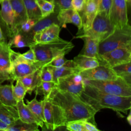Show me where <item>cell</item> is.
Instances as JSON below:
<instances>
[{
    "label": "cell",
    "instance_id": "6da1fadb",
    "mask_svg": "<svg viewBox=\"0 0 131 131\" xmlns=\"http://www.w3.org/2000/svg\"><path fill=\"white\" fill-rule=\"evenodd\" d=\"M48 97L52 105L55 129L74 120H87L96 125L97 112L79 96L55 87Z\"/></svg>",
    "mask_w": 131,
    "mask_h": 131
},
{
    "label": "cell",
    "instance_id": "7a4b0ae2",
    "mask_svg": "<svg viewBox=\"0 0 131 131\" xmlns=\"http://www.w3.org/2000/svg\"><path fill=\"white\" fill-rule=\"evenodd\" d=\"M97 112L110 108L117 113L127 114L131 107V96H121L102 93L85 83L84 89L79 96Z\"/></svg>",
    "mask_w": 131,
    "mask_h": 131
},
{
    "label": "cell",
    "instance_id": "3957f363",
    "mask_svg": "<svg viewBox=\"0 0 131 131\" xmlns=\"http://www.w3.org/2000/svg\"><path fill=\"white\" fill-rule=\"evenodd\" d=\"M28 47L31 48L36 55V60L44 65L48 64L53 58L61 55H66L74 47L71 41L61 38L47 43H30Z\"/></svg>",
    "mask_w": 131,
    "mask_h": 131
},
{
    "label": "cell",
    "instance_id": "277c9868",
    "mask_svg": "<svg viewBox=\"0 0 131 131\" xmlns=\"http://www.w3.org/2000/svg\"><path fill=\"white\" fill-rule=\"evenodd\" d=\"M131 46V27L128 23L121 28H114L113 32L99 43L98 54H103L116 49Z\"/></svg>",
    "mask_w": 131,
    "mask_h": 131
},
{
    "label": "cell",
    "instance_id": "5b68a950",
    "mask_svg": "<svg viewBox=\"0 0 131 131\" xmlns=\"http://www.w3.org/2000/svg\"><path fill=\"white\" fill-rule=\"evenodd\" d=\"M84 83L102 93L121 96H131V85L120 77L111 80H88Z\"/></svg>",
    "mask_w": 131,
    "mask_h": 131
},
{
    "label": "cell",
    "instance_id": "8992f818",
    "mask_svg": "<svg viewBox=\"0 0 131 131\" xmlns=\"http://www.w3.org/2000/svg\"><path fill=\"white\" fill-rule=\"evenodd\" d=\"M109 17L103 12H98L93 20L91 27L75 37L84 36L97 39L99 42L107 37L114 31Z\"/></svg>",
    "mask_w": 131,
    "mask_h": 131
},
{
    "label": "cell",
    "instance_id": "52a82bcc",
    "mask_svg": "<svg viewBox=\"0 0 131 131\" xmlns=\"http://www.w3.org/2000/svg\"><path fill=\"white\" fill-rule=\"evenodd\" d=\"M43 66L42 62L29 60L23 57L20 53L13 51L10 68L11 82L33 73Z\"/></svg>",
    "mask_w": 131,
    "mask_h": 131
},
{
    "label": "cell",
    "instance_id": "ba28073f",
    "mask_svg": "<svg viewBox=\"0 0 131 131\" xmlns=\"http://www.w3.org/2000/svg\"><path fill=\"white\" fill-rule=\"evenodd\" d=\"M99 64L113 67L131 61V46L121 47L101 55L98 58Z\"/></svg>",
    "mask_w": 131,
    "mask_h": 131
},
{
    "label": "cell",
    "instance_id": "9c48e42d",
    "mask_svg": "<svg viewBox=\"0 0 131 131\" xmlns=\"http://www.w3.org/2000/svg\"><path fill=\"white\" fill-rule=\"evenodd\" d=\"M85 83L79 73H75L59 78L55 88L80 96L84 89Z\"/></svg>",
    "mask_w": 131,
    "mask_h": 131
},
{
    "label": "cell",
    "instance_id": "30bf717a",
    "mask_svg": "<svg viewBox=\"0 0 131 131\" xmlns=\"http://www.w3.org/2000/svg\"><path fill=\"white\" fill-rule=\"evenodd\" d=\"M109 19L114 28H121L128 23L126 0H112Z\"/></svg>",
    "mask_w": 131,
    "mask_h": 131
},
{
    "label": "cell",
    "instance_id": "8fae6325",
    "mask_svg": "<svg viewBox=\"0 0 131 131\" xmlns=\"http://www.w3.org/2000/svg\"><path fill=\"white\" fill-rule=\"evenodd\" d=\"M13 50L8 42H0V82L11 80L10 68Z\"/></svg>",
    "mask_w": 131,
    "mask_h": 131
},
{
    "label": "cell",
    "instance_id": "7c38bea8",
    "mask_svg": "<svg viewBox=\"0 0 131 131\" xmlns=\"http://www.w3.org/2000/svg\"><path fill=\"white\" fill-rule=\"evenodd\" d=\"M100 0H85L82 10L79 12L82 23V29L78 32L80 34L88 30L91 26L94 19L98 12Z\"/></svg>",
    "mask_w": 131,
    "mask_h": 131
},
{
    "label": "cell",
    "instance_id": "4fadbf2b",
    "mask_svg": "<svg viewBox=\"0 0 131 131\" xmlns=\"http://www.w3.org/2000/svg\"><path fill=\"white\" fill-rule=\"evenodd\" d=\"M79 74L83 80H111L115 79L118 77L111 68L102 65H99L95 68L82 71Z\"/></svg>",
    "mask_w": 131,
    "mask_h": 131
},
{
    "label": "cell",
    "instance_id": "5bb4252c",
    "mask_svg": "<svg viewBox=\"0 0 131 131\" xmlns=\"http://www.w3.org/2000/svg\"><path fill=\"white\" fill-rule=\"evenodd\" d=\"M0 4L1 5L0 15L6 27L7 35L11 38L16 34L14 27V13L9 0H3Z\"/></svg>",
    "mask_w": 131,
    "mask_h": 131
},
{
    "label": "cell",
    "instance_id": "9a60e30c",
    "mask_svg": "<svg viewBox=\"0 0 131 131\" xmlns=\"http://www.w3.org/2000/svg\"><path fill=\"white\" fill-rule=\"evenodd\" d=\"M57 18L60 26L66 27L67 24H73L75 25L80 31L82 29L81 19L78 12L73 8L60 10L57 13Z\"/></svg>",
    "mask_w": 131,
    "mask_h": 131
},
{
    "label": "cell",
    "instance_id": "2e32d148",
    "mask_svg": "<svg viewBox=\"0 0 131 131\" xmlns=\"http://www.w3.org/2000/svg\"><path fill=\"white\" fill-rule=\"evenodd\" d=\"M60 26L57 24H53L41 31L35 33L33 37L35 43H47L59 38Z\"/></svg>",
    "mask_w": 131,
    "mask_h": 131
},
{
    "label": "cell",
    "instance_id": "e0dca14e",
    "mask_svg": "<svg viewBox=\"0 0 131 131\" xmlns=\"http://www.w3.org/2000/svg\"><path fill=\"white\" fill-rule=\"evenodd\" d=\"M58 12V11H54L53 13H51L49 16L41 18L35 23L29 32L26 34L30 43L33 42V37L35 33L41 31L53 24L55 23L59 25L57 18Z\"/></svg>",
    "mask_w": 131,
    "mask_h": 131
},
{
    "label": "cell",
    "instance_id": "ac0fdd59",
    "mask_svg": "<svg viewBox=\"0 0 131 131\" xmlns=\"http://www.w3.org/2000/svg\"><path fill=\"white\" fill-rule=\"evenodd\" d=\"M14 15V27L16 33L21 24L28 19L23 0H9Z\"/></svg>",
    "mask_w": 131,
    "mask_h": 131
},
{
    "label": "cell",
    "instance_id": "d6986e66",
    "mask_svg": "<svg viewBox=\"0 0 131 131\" xmlns=\"http://www.w3.org/2000/svg\"><path fill=\"white\" fill-rule=\"evenodd\" d=\"M77 38L82 39L84 41L83 48L79 54L98 59L99 57L98 46L99 42L97 39L88 36H82L77 37Z\"/></svg>",
    "mask_w": 131,
    "mask_h": 131
},
{
    "label": "cell",
    "instance_id": "ffe728a7",
    "mask_svg": "<svg viewBox=\"0 0 131 131\" xmlns=\"http://www.w3.org/2000/svg\"><path fill=\"white\" fill-rule=\"evenodd\" d=\"M12 83L3 85L0 82V105L16 107L17 102L13 94Z\"/></svg>",
    "mask_w": 131,
    "mask_h": 131
},
{
    "label": "cell",
    "instance_id": "44dd1931",
    "mask_svg": "<svg viewBox=\"0 0 131 131\" xmlns=\"http://www.w3.org/2000/svg\"><path fill=\"white\" fill-rule=\"evenodd\" d=\"M73 61L74 67L78 69L80 72L91 69L100 65L99 61L97 58L79 54L74 58Z\"/></svg>",
    "mask_w": 131,
    "mask_h": 131
},
{
    "label": "cell",
    "instance_id": "7402d4cb",
    "mask_svg": "<svg viewBox=\"0 0 131 131\" xmlns=\"http://www.w3.org/2000/svg\"><path fill=\"white\" fill-rule=\"evenodd\" d=\"M16 108L18 113L19 119L20 120L27 123H36L39 126H40L39 122L25 103L24 99L17 102Z\"/></svg>",
    "mask_w": 131,
    "mask_h": 131
},
{
    "label": "cell",
    "instance_id": "603a6c76",
    "mask_svg": "<svg viewBox=\"0 0 131 131\" xmlns=\"http://www.w3.org/2000/svg\"><path fill=\"white\" fill-rule=\"evenodd\" d=\"M40 68L32 73L18 79L20 80L26 89L27 93L30 95H31L32 92L41 82Z\"/></svg>",
    "mask_w": 131,
    "mask_h": 131
},
{
    "label": "cell",
    "instance_id": "cb8c5ba5",
    "mask_svg": "<svg viewBox=\"0 0 131 131\" xmlns=\"http://www.w3.org/2000/svg\"><path fill=\"white\" fill-rule=\"evenodd\" d=\"M43 112L45 126L47 129L55 130L54 121V113L51 101L48 97L43 99Z\"/></svg>",
    "mask_w": 131,
    "mask_h": 131
},
{
    "label": "cell",
    "instance_id": "d4e9b609",
    "mask_svg": "<svg viewBox=\"0 0 131 131\" xmlns=\"http://www.w3.org/2000/svg\"><path fill=\"white\" fill-rule=\"evenodd\" d=\"M37 95L35 94V96L33 99L28 101H27V106L37 118L40 124V127H43L45 124V119L43 116V100L40 101L36 99Z\"/></svg>",
    "mask_w": 131,
    "mask_h": 131
},
{
    "label": "cell",
    "instance_id": "484cf974",
    "mask_svg": "<svg viewBox=\"0 0 131 131\" xmlns=\"http://www.w3.org/2000/svg\"><path fill=\"white\" fill-rule=\"evenodd\" d=\"M19 119L16 107L0 105V120L9 126Z\"/></svg>",
    "mask_w": 131,
    "mask_h": 131
},
{
    "label": "cell",
    "instance_id": "4316f807",
    "mask_svg": "<svg viewBox=\"0 0 131 131\" xmlns=\"http://www.w3.org/2000/svg\"><path fill=\"white\" fill-rule=\"evenodd\" d=\"M28 18L36 21L42 18L40 10L35 0H23Z\"/></svg>",
    "mask_w": 131,
    "mask_h": 131
},
{
    "label": "cell",
    "instance_id": "83f0119b",
    "mask_svg": "<svg viewBox=\"0 0 131 131\" xmlns=\"http://www.w3.org/2000/svg\"><path fill=\"white\" fill-rule=\"evenodd\" d=\"M112 69L118 76L131 85V61L115 66Z\"/></svg>",
    "mask_w": 131,
    "mask_h": 131
},
{
    "label": "cell",
    "instance_id": "f1b7e54d",
    "mask_svg": "<svg viewBox=\"0 0 131 131\" xmlns=\"http://www.w3.org/2000/svg\"><path fill=\"white\" fill-rule=\"evenodd\" d=\"M39 125L36 123H30L17 119L13 124L9 126L7 131H36Z\"/></svg>",
    "mask_w": 131,
    "mask_h": 131
},
{
    "label": "cell",
    "instance_id": "f546056e",
    "mask_svg": "<svg viewBox=\"0 0 131 131\" xmlns=\"http://www.w3.org/2000/svg\"><path fill=\"white\" fill-rule=\"evenodd\" d=\"M52 69L53 75V81L55 84H56L57 80L59 78L64 77L73 74L80 73V71L77 68L67 66H62L58 68L52 67Z\"/></svg>",
    "mask_w": 131,
    "mask_h": 131
},
{
    "label": "cell",
    "instance_id": "4dcf8cb0",
    "mask_svg": "<svg viewBox=\"0 0 131 131\" xmlns=\"http://www.w3.org/2000/svg\"><path fill=\"white\" fill-rule=\"evenodd\" d=\"M8 43L11 48H21L28 47L30 42L26 34L18 32L10 38Z\"/></svg>",
    "mask_w": 131,
    "mask_h": 131
},
{
    "label": "cell",
    "instance_id": "1f68e13d",
    "mask_svg": "<svg viewBox=\"0 0 131 131\" xmlns=\"http://www.w3.org/2000/svg\"><path fill=\"white\" fill-rule=\"evenodd\" d=\"M55 85L56 84L53 81H41L35 89V94L43 95L44 97H48Z\"/></svg>",
    "mask_w": 131,
    "mask_h": 131
},
{
    "label": "cell",
    "instance_id": "d6a6232c",
    "mask_svg": "<svg viewBox=\"0 0 131 131\" xmlns=\"http://www.w3.org/2000/svg\"><path fill=\"white\" fill-rule=\"evenodd\" d=\"M41 11L42 17L49 16L55 11V5L53 1L46 0H35Z\"/></svg>",
    "mask_w": 131,
    "mask_h": 131
},
{
    "label": "cell",
    "instance_id": "836d02e7",
    "mask_svg": "<svg viewBox=\"0 0 131 131\" xmlns=\"http://www.w3.org/2000/svg\"><path fill=\"white\" fill-rule=\"evenodd\" d=\"M15 81H16L15 85H13L12 83V88L14 97L16 101L18 102L24 99L27 93V90L19 79H17Z\"/></svg>",
    "mask_w": 131,
    "mask_h": 131
},
{
    "label": "cell",
    "instance_id": "e575fe53",
    "mask_svg": "<svg viewBox=\"0 0 131 131\" xmlns=\"http://www.w3.org/2000/svg\"><path fill=\"white\" fill-rule=\"evenodd\" d=\"M40 78L42 81H53L52 67L44 65L40 68Z\"/></svg>",
    "mask_w": 131,
    "mask_h": 131
},
{
    "label": "cell",
    "instance_id": "d590c367",
    "mask_svg": "<svg viewBox=\"0 0 131 131\" xmlns=\"http://www.w3.org/2000/svg\"><path fill=\"white\" fill-rule=\"evenodd\" d=\"M82 121L83 120L70 121L64 126L67 130L70 131H85Z\"/></svg>",
    "mask_w": 131,
    "mask_h": 131
},
{
    "label": "cell",
    "instance_id": "8d00e7d4",
    "mask_svg": "<svg viewBox=\"0 0 131 131\" xmlns=\"http://www.w3.org/2000/svg\"><path fill=\"white\" fill-rule=\"evenodd\" d=\"M36 22L37 21H36L35 20L28 18L21 24L19 27L18 32L26 34H27L31 30Z\"/></svg>",
    "mask_w": 131,
    "mask_h": 131
},
{
    "label": "cell",
    "instance_id": "74e56055",
    "mask_svg": "<svg viewBox=\"0 0 131 131\" xmlns=\"http://www.w3.org/2000/svg\"><path fill=\"white\" fill-rule=\"evenodd\" d=\"M53 2L55 6V11H56L72 8V0H53Z\"/></svg>",
    "mask_w": 131,
    "mask_h": 131
},
{
    "label": "cell",
    "instance_id": "f35d334b",
    "mask_svg": "<svg viewBox=\"0 0 131 131\" xmlns=\"http://www.w3.org/2000/svg\"><path fill=\"white\" fill-rule=\"evenodd\" d=\"M64 56L65 55H61L56 56V57L53 58L47 65H49L51 67H55V68H58V67L64 66L68 60V59L64 58Z\"/></svg>",
    "mask_w": 131,
    "mask_h": 131
},
{
    "label": "cell",
    "instance_id": "ab89813d",
    "mask_svg": "<svg viewBox=\"0 0 131 131\" xmlns=\"http://www.w3.org/2000/svg\"><path fill=\"white\" fill-rule=\"evenodd\" d=\"M112 0H100L98 12H103L109 17Z\"/></svg>",
    "mask_w": 131,
    "mask_h": 131
},
{
    "label": "cell",
    "instance_id": "60d3db41",
    "mask_svg": "<svg viewBox=\"0 0 131 131\" xmlns=\"http://www.w3.org/2000/svg\"><path fill=\"white\" fill-rule=\"evenodd\" d=\"M84 2L85 0H72V8L78 12H81L83 8Z\"/></svg>",
    "mask_w": 131,
    "mask_h": 131
},
{
    "label": "cell",
    "instance_id": "b9f144b4",
    "mask_svg": "<svg viewBox=\"0 0 131 131\" xmlns=\"http://www.w3.org/2000/svg\"><path fill=\"white\" fill-rule=\"evenodd\" d=\"M29 48L30 49L28 51H27L25 53H24L23 54H21V56L29 60L32 61H36V57L34 51L31 48L29 47Z\"/></svg>",
    "mask_w": 131,
    "mask_h": 131
},
{
    "label": "cell",
    "instance_id": "7bdbcfd3",
    "mask_svg": "<svg viewBox=\"0 0 131 131\" xmlns=\"http://www.w3.org/2000/svg\"><path fill=\"white\" fill-rule=\"evenodd\" d=\"M83 125L85 131H100L97 126L96 125L89 122L87 120H83Z\"/></svg>",
    "mask_w": 131,
    "mask_h": 131
},
{
    "label": "cell",
    "instance_id": "ee69618b",
    "mask_svg": "<svg viewBox=\"0 0 131 131\" xmlns=\"http://www.w3.org/2000/svg\"><path fill=\"white\" fill-rule=\"evenodd\" d=\"M9 126L4 123L1 120H0V130L7 131Z\"/></svg>",
    "mask_w": 131,
    "mask_h": 131
},
{
    "label": "cell",
    "instance_id": "f6af8a7d",
    "mask_svg": "<svg viewBox=\"0 0 131 131\" xmlns=\"http://www.w3.org/2000/svg\"><path fill=\"white\" fill-rule=\"evenodd\" d=\"M5 41V38L4 36V34H3V31L2 30L1 27L0 26V42H2V41Z\"/></svg>",
    "mask_w": 131,
    "mask_h": 131
},
{
    "label": "cell",
    "instance_id": "bcb514c9",
    "mask_svg": "<svg viewBox=\"0 0 131 131\" xmlns=\"http://www.w3.org/2000/svg\"><path fill=\"white\" fill-rule=\"evenodd\" d=\"M126 120L127 121V122L128 123V124L131 125V113H130V112H129V114L128 115L127 117V118H126Z\"/></svg>",
    "mask_w": 131,
    "mask_h": 131
},
{
    "label": "cell",
    "instance_id": "7dc6e473",
    "mask_svg": "<svg viewBox=\"0 0 131 131\" xmlns=\"http://www.w3.org/2000/svg\"><path fill=\"white\" fill-rule=\"evenodd\" d=\"M46 1H53V0H46Z\"/></svg>",
    "mask_w": 131,
    "mask_h": 131
},
{
    "label": "cell",
    "instance_id": "c3c4849f",
    "mask_svg": "<svg viewBox=\"0 0 131 131\" xmlns=\"http://www.w3.org/2000/svg\"><path fill=\"white\" fill-rule=\"evenodd\" d=\"M3 1V0H0V3H1L2 1Z\"/></svg>",
    "mask_w": 131,
    "mask_h": 131
},
{
    "label": "cell",
    "instance_id": "681fc988",
    "mask_svg": "<svg viewBox=\"0 0 131 131\" xmlns=\"http://www.w3.org/2000/svg\"><path fill=\"white\" fill-rule=\"evenodd\" d=\"M126 1H127H127H129L130 0H126Z\"/></svg>",
    "mask_w": 131,
    "mask_h": 131
}]
</instances>
